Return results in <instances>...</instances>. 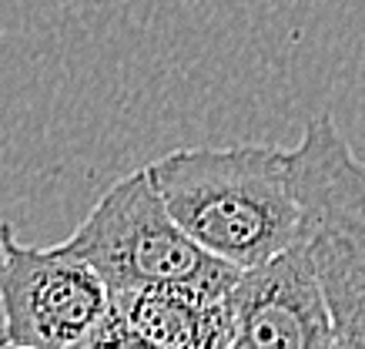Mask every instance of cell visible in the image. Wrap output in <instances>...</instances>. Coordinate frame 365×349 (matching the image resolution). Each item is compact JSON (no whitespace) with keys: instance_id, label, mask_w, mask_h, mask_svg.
<instances>
[{"instance_id":"277c9868","label":"cell","mask_w":365,"mask_h":349,"mask_svg":"<svg viewBox=\"0 0 365 349\" xmlns=\"http://www.w3.org/2000/svg\"><path fill=\"white\" fill-rule=\"evenodd\" d=\"M108 309V289L88 262L64 246H24L0 226V346H91Z\"/></svg>"},{"instance_id":"7a4b0ae2","label":"cell","mask_w":365,"mask_h":349,"mask_svg":"<svg viewBox=\"0 0 365 349\" xmlns=\"http://www.w3.org/2000/svg\"><path fill=\"white\" fill-rule=\"evenodd\" d=\"M288 151L299 202L295 242L325 295L335 346H365V161L329 111L315 114Z\"/></svg>"},{"instance_id":"8992f818","label":"cell","mask_w":365,"mask_h":349,"mask_svg":"<svg viewBox=\"0 0 365 349\" xmlns=\"http://www.w3.org/2000/svg\"><path fill=\"white\" fill-rule=\"evenodd\" d=\"M91 346L228 349V295L208 299L191 289H124L108 293V309Z\"/></svg>"},{"instance_id":"6da1fadb","label":"cell","mask_w":365,"mask_h":349,"mask_svg":"<svg viewBox=\"0 0 365 349\" xmlns=\"http://www.w3.org/2000/svg\"><path fill=\"white\" fill-rule=\"evenodd\" d=\"M144 171L168 215L235 269H252L295 242L299 202L288 148H178Z\"/></svg>"},{"instance_id":"5b68a950","label":"cell","mask_w":365,"mask_h":349,"mask_svg":"<svg viewBox=\"0 0 365 349\" xmlns=\"http://www.w3.org/2000/svg\"><path fill=\"white\" fill-rule=\"evenodd\" d=\"M228 319L232 346H335L329 305L299 242L238 272L235 285L228 289Z\"/></svg>"},{"instance_id":"3957f363","label":"cell","mask_w":365,"mask_h":349,"mask_svg":"<svg viewBox=\"0 0 365 349\" xmlns=\"http://www.w3.org/2000/svg\"><path fill=\"white\" fill-rule=\"evenodd\" d=\"M61 246L88 262L108 293L191 289L222 299L242 272L205 252L178 226L144 168L114 181Z\"/></svg>"}]
</instances>
